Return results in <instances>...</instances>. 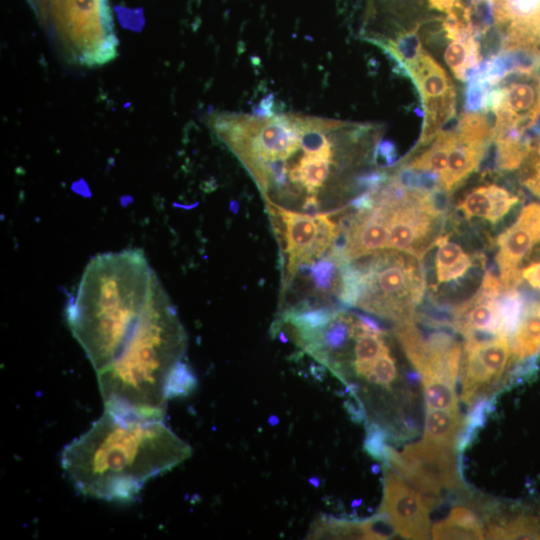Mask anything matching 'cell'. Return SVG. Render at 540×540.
<instances>
[{"mask_svg":"<svg viewBox=\"0 0 540 540\" xmlns=\"http://www.w3.org/2000/svg\"><path fill=\"white\" fill-rule=\"evenodd\" d=\"M190 446L163 420L109 411L69 443L61 454L68 479L83 495L106 501L132 500L145 483L179 465Z\"/></svg>","mask_w":540,"mask_h":540,"instance_id":"obj_1","label":"cell"},{"mask_svg":"<svg viewBox=\"0 0 540 540\" xmlns=\"http://www.w3.org/2000/svg\"><path fill=\"white\" fill-rule=\"evenodd\" d=\"M184 330L165 291L150 306L117 357L96 372L106 411L163 420L167 402L186 397L197 378L183 361Z\"/></svg>","mask_w":540,"mask_h":540,"instance_id":"obj_2","label":"cell"},{"mask_svg":"<svg viewBox=\"0 0 540 540\" xmlns=\"http://www.w3.org/2000/svg\"><path fill=\"white\" fill-rule=\"evenodd\" d=\"M162 292L141 250L100 254L87 264L65 312L96 372L117 357Z\"/></svg>","mask_w":540,"mask_h":540,"instance_id":"obj_3","label":"cell"},{"mask_svg":"<svg viewBox=\"0 0 540 540\" xmlns=\"http://www.w3.org/2000/svg\"><path fill=\"white\" fill-rule=\"evenodd\" d=\"M415 258L392 249L378 251L358 266L362 290L356 306L397 323L415 319L425 290L423 269Z\"/></svg>","mask_w":540,"mask_h":540,"instance_id":"obj_4","label":"cell"},{"mask_svg":"<svg viewBox=\"0 0 540 540\" xmlns=\"http://www.w3.org/2000/svg\"><path fill=\"white\" fill-rule=\"evenodd\" d=\"M455 446L426 438L407 445L401 452L387 444L386 462L413 487L436 500L443 489L462 487Z\"/></svg>","mask_w":540,"mask_h":540,"instance_id":"obj_5","label":"cell"},{"mask_svg":"<svg viewBox=\"0 0 540 540\" xmlns=\"http://www.w3.org/2000/svg\"><path fill=\"white\" fill-rule=\"evenodd\" d=\"M517 366L511 344L503 335L466 339L461 368V400L474 405L514 383Z\"/></svg>","mask_w":540,"mask_h":540,"instance_id":"obj_6","label":"cell"},{"mask_svg":"<svg viewBox=\"0 0 540 540\" xmlns=\"http://www.w3.org/2000/svg\"><path fill=\"white\" fill-rule=\"evenodd\" d=\"M436 503L385 464L379 515L396 533L407 539H427L431 534L429 512Z\"/></svg>","mask_w":540,"mask_h":540,"instance_id":"obj_7","label":"cell"},{"mask_svg":"<svg viewBox=\"0 0 540 540\" xmlns=\"http://www.w3.org/2000/svg\"><path fill=\"white\" fill-rule=\"evenodd\" d=\"M428 193L412 190L405 202L389 208L387 248L408 253L421 260L434 246L440 237L441 214L432 208Z\"/></svg>","mask_w":540,"mask_h":540,"instance_id":"obj_8","label":"cell"},{"mask_svg":"<svg viewBox=\"0 0 540 540\" xmlns=\"http://www.w3.org/2000/svg\"><path fill=\"white\" fill-rule=\"evenodd\" d=\"M269 209L274 211L285 226V252L288 255L286 282H291L303 263L313 260L317 237V224L313 216L283 208L266 199Z\"/></svg>","mask_w":540,"mask_h":540,"instance_id":"obj_9","label":"cell"},{"mask_svg":"<svg viewBox=\"0 0 540 540\" xmlns=\"http://www.w3.org/2000/svg\"><path fill=\"white\" fill-rule=\"evenodd\" d=\"M388 216L389 208L379 204H375L370 210L358 211L354 215L349 231L347 260L374 254L388 247Z\"/></svg>","mask_w":540,"mask_h":540,"instance_id":"obj_10","label":"cell"},{"mask_svg":"<svg viewBox=\"0 0 540 540\" xmlns=\"http://www.w3.org/2000/svg\"><path fill=\"white\" fill-rule=\"evenodd\" d=\"M536 242L533 233L519 221L498 236L496 261L503 290L515 288L521 282L519 264Z\"/></svg>","mask_w":540,"mask_h":540,"instance_id":"obj_11","label":"cell"},{"mask_svg":"<svg viewBox=\"0 0 540 540\" xmlns=\"http://www.w3.org/2000/svg\"><path fill=\"white\" fill-rule=\"evenodd\" d=\"M517 202V196L511 195L502 187L490 184L471 190L460 202L458 209L467 219L481 217L497 223Z\"/></svg>","mask_w":540,"mask_h":540,"instance_id":"obj_12","label":"cell"},{"mask_svg":"<svg viewBox=\"0 0 540 540\" xmlns=\"http://www.w3.org/2000/svg\"><path fill=\"white\" fill-rule=\"evenodd\" d=\"M516 79L508 81L503 87V104L521 121L525 129L529 128L538 112L539 79L537 75L515 73Z\"/></svg>","mask_w":540,"mask_h":540,"instance_id":"obj_13","label":"cell"},{"mask_svg":"<svg viewBox=\"0 0 540 540\" xmlns=\"http://www.w3.org/2000/svg\"><path fill=\"white\" fill-rule=\"evenodd\" d=\"M379 515L368 520H340L322 515L311 525L310 539H384L375 528Z\"/></svg>","mask_w":540,"mask_h":540,"instance_id":"obj_14","label":"cell"},{"mask_svg":"<svg viewBox=\"0 0 540 540\" xmlns=\"http://www.w3.org/2000/svg\"><path fill=\"white\" fill-rule=\"evenodd\" d=\"M487 147L457 139L449 150L447 167L440 175V187L452 191L479 166Z\"/></svg>","mask_w":540,"mask_h":540,"instance_id":"obj_15","label":"cell"},{"mask_svg":"<svg viewBox=\"0 0 540 540\" xmlns=\"http://www.w3.org/2000/svg\"><path fill=\"white\" fill-rule=\"evenodd\" d=\"M412 81L421 93L422 102L441 97L454 89L446 71L425 50L417 60L406 66Z\"/></svg>","mask_w":540,"mask_h":540,"instance_id":"obj_16","label":"cell"},{"mask_svg":"<svg viewBox=\"0 0 540 540\" xmlns=\"http://www.w3.org/2000/svg\"><path fill=\"white\" fill-rule=\"evenodd\" d=\"M431 535L434 539H484L483 525L477 514L465 506L453 507L448 516L436 522Z\"/></svg>","mask_w":540,"mask_h":540,"instance_id":"obj_17","label":"cell"},{"mask_svg":"<svg viewBox=\"0 0 540 540\" xmlns=\"http://www.w3.org/2000/svg\"><path fill=\"white\" fill-rule=\"evenodd\" d=\"M434 246L438 247L435 259L438 283H447L461 278L471 267V257L464 253L459 244L450 241L448 235L438 237Z\"/></svg>","mask_w":540,"mask_h":540,"instance_id":"obj_18","label":"cell"},{"mask_svg":"<svg viewBox=\"0 0 540 540\" xmlns=\"http://www.w3.org/2000/svg\"><path fill=\"white\" fill-rule=\"evenodd\" d=\"M464 419L459 410L426 408L423 437L457 447Z\"/></svg>","mask_w":540,"mask_h":540,"instance_id":"obj_19","label":"cell"},{"mask_svg":"<svg viewBox=\"0 0 540 540\" xmlns=\"http://www.w3.org/2000/svg\"><path fill=\"white\" fill-rule=\"evenodd\" d=\"M456 95L455 89H452L445 95L423 101L425 109V122L423 127L420 144L429 143L443 124L456 115Z\"/></svg>","mask_w":540,"mask_h":540,"instance_id":"obj_20","label":"cell"},{"mask_svg":"<svg viewBox=\"0 0 540 540\" xmlns=\"http://www.w3.org/2000/svg\"><path fill=\"white\" fill-rule=\"evenodd\" d=\"M499 335L511 336L515 333L523 316L524 296L515 288L507 289L498 297Z\"/></svg>","mask_w":540,"mask_h":540,"instance_id":"obj_21","label":"cell"},{"mask_svg":"<svg viewBox=\"0 0 540 540\" xmlns=\"http://www.w3.org/2000/svg\"><path fill=\"white\" fill-rule=\"evenodd\" d=\"M457 139L461 142L488 146L494 140V129L483 112H466L460 118Z\"/></svg>","mask_w":540,"mask_h":540,"instance_id":"obj_22","label":"cell"},{"mask_svg":"<svg viewBox=\"0 0 540 540\" xmlns=\"http://www.w3.org/2000/svg\"><path fill=\"white\" fill-rule=\"evenodd\" d=\"M422 384L426 408L459 410L456 384L443 378L423 379Z\"/></svg>","mask_w":540,"mask_h":540,"instance_id":"obj_23","label":"cell"},{"mask_svg":"<svg viewBox=\"0 0 540 540\" xmlns=\"http://www.w3.org/2000/svg\"><path fill=\"white\" fill-rule=\"evenodd\" d=\"M340 311L330 307L306 308L302 310H287L283 321L289 322L299 330H317L326 326Z\"/></svg>","mask_w":540,"mask_h":540,"instance_id":"obj_24","label":"cell"},{"mask_svg":"<svg viewBox=\"0 0 540 540\" xmlns=\"http://www.w3.org/2000/svg\"><path fill=\"white\" fill-rule=\"evenodd\" d=\"M397 377L396 361L388 347L375 359L360 380H363L367 385L377 386L389 392Z\"/></svg>","mask_w":540,"mask_h":540,"instance_id":"obj_25","label":"cell"},{"mask_svg":"<svg viewBox=\"0 0 540 540\" xmlns=\"http://www.w3.org/2000/svg\"><path fill=\"white\" fill-rule=\"evenodd\" d=\"M318 259L312 266L310 265L308 275L311 277L313 287L317 292L329 293L337 284V274L341 262L330 254Z\"/></svg>","mask_w":540,"mask_h":540,"instance_id":"obj_26","label":"cell"},{"mask_svg":"<svg viewBox=\"0 0 540 540\" xmlns=\"http://www.w3.org/2000/svg\"><path fill=\"white\" fill-rule=\"evenodd\" d=\"M492 86L481 74L472 77L466 86L464 94V109L466 112L483 111L485 102Z\"/></svg>","mask_w":540,"mask_h":540,"instance_id":"obj_27","label":"cell"},{"mask_svg":"<svg viewBox=\"0 0 540 540\" xmlns=\"http://www.w3.org/2000/svg\"><path fill=\"white\" fill-rule=\"evenodd\" d=\"M317 224V237L313 250V259L320 258L330 247L336 233L337 225L328 214L319 213L314 216Z\"/></svg>","mask_w":540,"mask_h":540,"instance_id":"obj_28","label":"cell"},{"mask_svg":"<svg viewBox=\"0 0 540 540\" xmlns=\"http://www.w3.org/2000/svg\"><path fill=\"white\" fill-rule=\"evenodd\" d=\"M388 432L377 423H371L367 427V434L364 441V449L371 457L386 462V439Z\"/></svg>","mask_w":540,"mask_h":540,"instance_id":"obj_29","label":"cell"},{"mask_svg":"<svg viewBox=\"0 0 540 540\" xmlns=\"http://www.w3.org/2000/svg\"><path fill=\"white\" fill-rule=\"evenodd\" d=\"M517 221L533 233L537 242L540 241V203L526 205L522 209Z\"/></svg>","mask_w":540,"mask_h":540,"instance_id":"obj_30","label":"cell"},{"mask_svg":"<svg viewBox=\"0 0 540 540\" xmlns=\"http://www.w3.org/2000/svg\"><path fill=\"white\" fill-rule=\"evenodd\" d=\"M389 177L390 175L385 171H371L357 176L354 183L359 189L374 191L381 187Z\"/></svg>","mask_w":540,"mask_h":540,"instance_id":"obj_31","label":"cell"},{"mask_svg":"<svg viewBox=\"0 0 540 540\" xmlns=\"http://www.w3.org/2000/svg\"><path fill=\"white\" fill-rule=\"evenodd\" d=\"M374 160L381 157L386 165H391L397 158L396 147L390 140H380L374 149Z\"/></svg>","mask_w":540,"mask_h":540,"instance_id":"obj_32","label":"cell"},{"mask_svg":"<svg viewBox=\"0 0 540 540\" xmlns=\"http://www.w3.org/2000/svg\"><path fill=\"white\" fill-rule=\"evenodd\" d=\"M275 106L276 99L274 94H268L260 100L258 105L253 107L252 113L257 116H271L278 113L275 110Z\"/></svg>","mask_w":540,"mask_h":540,"instance_id":"obj_33","label":"cell"},{"mask_svg":"<svg viewBox=\"0 0 540 540\" xmlns=\"http://www.w3.org/2000/svg\"><path fill=\"white\" fill-rule=\"evenodd\" d=\"M521 276L530 286L540 291V262H535L525 267Z\"/></svg>","mask_w":540,"mask_h":540,"instance_id":"obj_34","label":"cell"},{"mask_svg":"<svg viewBox=\"0 0 540 540\" xmlns=\"http://www.w3.org/2000/svg\"><path fill=\"white\" fill-rule=\"evenodd\" d=\"M534 162L532 173L525 179L524 184L535 195L540 197V154Z\"/></svg>","mask_w":540,"mask_h":540,"instance_id":"obj_35","label":"cell"},{"mask_svg":"<svg viewBox=\"0 0 540 540\" xmlns=\"http://www.w3.org/2000/svg\"><path fill=\"white\" fill-rule=\"evenodd\" d=\"M319 210L320 201L318 196L308 195L304 198V201L302 203V211L304 214L314 217L319 214Z\"/></svg>","mask_w":540,"mask_h":540,"instance_id":"obj_36","label":"cell"},{"mask_svg":"<svg viewBox=\"0 0 540 540\" xmlns=\"http://www.w3.org/2000/svg\"><path fill=\"white\" fill-rule=\"evenodd\" d=\"M432 9L449 13L460 0H428Z\"/></svg>","mask_w":540,"mask_h":540,"instance_id":"obj_37","label":"cell"},{"mask_svg":"<svg viewBox=\"0 0 540 540\" xmlns=\"http://www.w3.org/2000/svg\"><path fill=\"white\" fill-rule=\"evenodd\" d=\"M268 422H269L272 426H275V425H277V423L279 422V419H278L277 416L272 415V416L269 417Z\"/></svg>","mask_w":540,"mask_h":540,"instance_id":"obj_38","label":"cell"},{"mask_svg":"<svg viewBox=\"0 0 540 540\" xmlns=\"http://www.w3.org/2000/svg\"><path fill=\"white\" fill-rule=\"evenodd\" d=\"M309 483L312 484L315 487H318L320 484V480L317 477H310Z\"/></svg>","mask_w":540,"mask_h":540,"instance_id":"obj_39","label":"cell"},{"mask_svg":"<svg viewBox=\"0 0 540 540\" xmlns=\"http://www.w3.org/2000/svg\"><path fill=\"white\" fill-rule=\"evenodd\" d=\"M238 208H239L238 203L235 202V201H233V202H232V207H231V209L233 210V212H234V213H237V212H238Z\"/></svg>","mask_w":540,"mask_h":540,"instance_id":"obj_40","label":"cell"},{"mask_svg":"<svg viewBox=\"0 0 540 540\" xmlns=\"http://www.w3.org/2000/svg\"><path fill=\"white\" fill-rule=\"evenodd\" d=\"M538 112L540 113V78H539V98H538V106H537Z\"/></svg>","mask_w":540,"mask_h":540,"instance_id":"obj_41","label":"cell"},{"mask_svg":"<svg viewBox=\"0 0 540 540\" xmlns=\"http://www.w3.org/2000/svg\"><path fill=\"white\" fill-rule=\"evenodd\" d=\"M479 1H481V0H471V3L475 4V3L479 2Z\"/></svg>","mask_w":540,"mask_h":540,"instance_id":"obj_42","label":"cell"}]
</instances>
